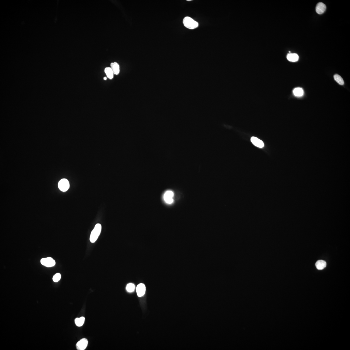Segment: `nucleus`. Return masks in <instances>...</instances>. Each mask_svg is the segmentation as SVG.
<instances>
[{
  "label": "nucleus",
  "instance_id": "nucleus-1",
  "mask_svg": "<svg viewBox=\"0 0 350 350\" xmlns=\"http://www.w3.org/2000/svg\"><path fill=\"white\" fill-rule=\"evenodd\" d=\"M102 226L99 223L97 224L91 233L90 240L91 243H95L97 241L100 235Z\"/></svg>",
  "mask_w": 350,
  "mask_h": 350
},
{
  "label": "nucleus",
  "instance_id": "nucleus-2",
  "mask_svg": "<svg viewBox=\"0 0 350 350\" xmlns=\"http://www.w3.org/2000/svg\"><path fill=\"white\" fill-rule=\"evenodd\" d=\"M183 23L185 27L190 29L196 28L199 25L197 22L189 17H186L184 18Z\"/></svg>",
  "mask_w": 350,
  "mask_h": 350
},
{
  "label": "nucleus",
  "instance_id": "nucleus-3",
  "mask_svg": "<svg viewBox=\"0 0 350 350\" xmlns=\"http://www.w3.org/2000/svg\"><path fill=\"white\" fill-rule=\"evenodd\" d=\"M58 186L59 189L61 191H67L70 188L69 182L67 179H62L59 181Z\"/></svg>",
  "mask_w": 350,
  "mask_h": 350
},
{
  "label": "nucleus",
  "instance_id": "nucleus-4",
  "mask_svg": "<svg viewBox=\"0 0 350 350\" xmlns=\"http://www.w3.org/2000/svg\"><path fill=\"white\" fill-rule=\"evenodd\" d=\"M40 262L42 265L47 267L54 266L56 264L55 261L51 257L42 258Z\"/></svg>",
  "mask_w": 350,
  "mask_h": 350
},
{
  "label": "nucleus",
  "instance_id": "nucleus-5",
  "mask_svg": "<svg viewBox=\"0 0 350 350\" xmlns=\"http://www.w3.org/2000/svg\"><path fill=\"white\" fill-rule=\"evenodd\" d=\"M174 193L172 191L169 190L166 192L164 196V200L166 203L171 204L174 202Z\"/></svg>",
  "mask_w": 350,
  "mask_h": 350
},
{
  "label": "nucleus",
  "instance_id": "nucleus-6",
  "mask_svg": "<svg viewBox=\"0 0 350 350\" xmlns=\"http://www.w3.org/2000/svg\"><path fill=\"white\" fill-rule=\"evenodd\" d=\"M88 341L86 338L82 339L77 343L76 347L78 350H84L87 348L88 345Z\"/></svg>",
  "mask_w": 350,
  "mask_h": 350
},
{
  "label": "nucleus",
  "instance_id": "nucleus-7",
  "mask_svg": "<svg viewBox=\"0 0 350 350\" xmlns=\"http://www.w3.org/2000/svg\"><path fill=\"white\" fill-rule=\"evenodd\" d=\"M146 289V287L144 284L143 283L139 284L136 288L137 296L139 297H141L144 295L145 293Z\"/></svg>",
  "mask_w": 350,
  "mask_h": 350
},
{
  "label": "nucleus",
  "instance_id": "nucleus-8",
  "mask_svg": "<svg viewBox=\"0 0 350 350\" xmlns=\"http://www.w3.org/2000/svg\"><path fill=\"white\" fill-rule=\"evenodd\" d=\"M326 9V5L322 2H319L318 3L316 8V12L319 14H321L324 13Z\"/></svg>",
  "mask_w": 350,
  "mask_h": 350
},
{
  "label": "nucleus",
  "instance_id": "nucleus-9",
  "mask_svg": "<svg viewBox=\"0 0 350 350\" xmlns=\"http://www.w3.org/2000/svg\"><path fill=\"white\" fill-rule=\"evenodd\" d=\"M251 141L254 146L259 148H262L264 147V143L258 138L254 137H252Z\"/></svg>",
  "mask_w": 350,
  "mask_h": 350
},
{
  "label": "nucleus",
  "instance_id": "nucleus-10",
  "mask_svg": "<svg viewBox=\"0 0 350 350\" xmlns=\"http://www.w3.org/2000/svg\"><path fill=\"white\" fill-rule=\"evenodd\" d=\"M287 58L289 61L292 62L297 61L299 60V56L295 53H289L287 56Z\"/></svg>",
  "mask_w": 350,
  "mask_h": 350
},
{
  "label": "nucleus",
  "instance_id": "nucleus-11",
  "mask_svg": "<svg viewBox=\"0 0 350 350\" xmlns=\"http://www.w3.org/2000/svg\"><path fill=\"white\" fill-rule=\"evenodd\" d=\"M316 268L319 270H321L324 269L327 265V263L325 261L323 260H320L316 262Z\"/></svg>",
  "mask_w": 350,
  "mask_h": 350
},
{
  "label": "nucleus",
  "instance_id": "nucleus-12",
  "mask_svg": "<svg viewBox=\"0 0 350 350\" xmlns=\"http://www.w3.org/2000/svg\"><path fill=\"white\" fill-rule=\"evenodd\" d=\"M110 65L114 74L115 75L119 74L120 72V68L119 64L115 62L111 63Z\"/></svg>",
  "mask_w": 350,
  "mask_h": 350
},
{
  "label": "nucleus",
  "instance_id": "nucleus-13",
  "mask_svg": "<svg viewBox=\"0 0 350 350\" xmlns=\"http://www.w3.org/2000/svg\"><path fill=\"white\" fill-rule=\"evenodd\" d=\"M105 72L108 78L110 79H113L114 73L111 67H107L105 70Z\"/></svg>",
  "mask_w": 350,
  "mask_h": 350
},
{
  "label": "nucleus",
  "instance_id": "nucleus-14",
  "mask_svg": "<svg viewBox=\"0 0 350 350\" xmlns=\"http://www.w3.org/2000/svg\"><path fill=\"white\" fill-rule=\"evenodd\" d=\"M85 318L84 317H81L80 318H77L75 320V322L76 325L78 327H81L83 325L84 321H85Z\"/></svg>",
  "mask_w": 350,
  "mask_h": 350
},
{
  "label": "nucleus",
  "instance_id": "nucleus-15",
  "mask_svg": "<svg viewBox=\"0 0 350 350\" xmlns=\"http://www.w3.org/2000/svg\"><path fill=\"white\" fill-rule=\"evenodd\" d=\"M293 94L295 96L297 97L301 96L303 95V91L302 88H295L293 90Z\"/></svg>",
  "mask_w": 350,
  "mask_h": 350
},
{
  "label": "nucleus",
  "instance_id": "nucleus-16",
  "mask_svg": "<svg viewBox=\"0 0 350 350\" xmlns=\"http://www.w3.org/2000/svg\"><path fill=\"white\" fill-rule=\"evenodd\" d=\"M334 78L335 81L340 85H343L344 84V80L339 75L337 74H335L334 76Z\"/></svg>",
  "mask_w": 350,
  "mask_h": 350
},
{
  "label": "nucleus",
  "instance_id": "nucleus-17",
  "mask_svg": "<svg viewBox=\"0 0 350 350\" xmlns=\"http://www.w3.org/2000/svg\"><path fill=\"white\" fill-rule=\"evenodd\" d=\"M135 286L134 284L130 283L128 284L126 287V290L129 292H132L134 291Z\"/></svg>",
  "mask_w": 350,
  "mask_h": 350
},
{
  "label": "nucleus",
  "instance_id": "nucleus-18",
  "mask_svg": "<svg viewBox=\"0 0 350 350\" xmlns=\"http://www.w3.org/2000/svg\"><path fill=\"white\" fill-rule=\"evenodd\" d=\"M61 278V275L59 273L56 274L53 277V280L55 282H57L60 281Z\"/></svg>",
  "mask_w": 350,
  "mask_h": 350
},
{
  "label": "nucleus",
  "instance_id": "nucleus-19",
  "mask_svg": "<svg viewBox=\"0 0 350 350\" xmlns=\"http://www.w3.org/2000/svg\"><path fill=\"white\" fill-rule=\"evenodd\" d=\"M103 78L104 80H107V78L106 77H105Z\"/></svg>",
  "mask_w": 350,
  "mask_h": 350
},
{
  "label": "nucleus",
  "instance_id": "nucleus-20",
  "mask_svg": "<svg viewBox=\"0 0 350 350\" xmlns=\"http://www.w3.org/2000/svg\"><path fill=\"white\" fill-rule=\"evenodd\" d=\"M187 1H191V0H187Z\"/></svg>",
  "mask_w": 350,
  "mask_h": 350
}]
</instances>
